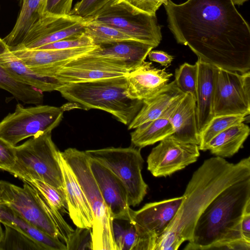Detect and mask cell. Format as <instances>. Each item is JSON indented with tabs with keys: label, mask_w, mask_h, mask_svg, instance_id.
Here are the masks:
<instances>
[{
	"label": "cell",
	"mask_w": 250,
	"mask_h": 250,
	"mask_svg": "<svg viewBox=\"0 0 250 250\" xmlns=\"http://www.w3.org/2000/svg\"><path fill=\"white\" fill-rule=\"evenodd\" d=\"M167 26L178 43L216 67L250 69V28L231 0H187L164 5Z\"/></svg>",
	"instance_id": "6da1fadb"
},
{
	"label": "cell",
	"mask_w": 250,
	"mask_h": 250,
	"mask_svg": "<svg viewBox=\"0 0 250 250\" xmlns=\"http://www.w3.org/2000/svg\"><path fill=\"white\" fill-rule=\"evenodd\" d=\"M249 177L250 157L236 164L218 156L205 160L193 173L181 206L165 231H175L184 241H190L196 222L207 206L229 186Z\"/></svg>",
	"instance_id": "7a4b0ae2"
},
{
	"label": "cell",
	"mask_w": 250,
	"mask_h": 250,
	"mask_svg": "<svg viewBox=\"0 0 250 250\" xmlns=\"http://www.w3.org/2000/svg\"><path fill=\"white\" fill-rule=\"evenodd\" d=\"M250 202V177L225 188L201 213L184 250H227L229 243L244 239L240 224Z\"/></svg>",
	"instance_id": "3957f363"
},
{
	"label": "cell",
	"mask_w": 250,
	"mask_h": 250,
	"mask_svg": "<svg viewBox=\"0 0 250 250\" xmlns=\"http://www.w3.org/2000/svg\"><path fill=\"white\" fill-rule=\"evenodd\" d=\"M125 75L93 81L63 84L57 91L68 101L85 110L98 109L112 115L128 125L143 105V101L128 98Z\"/></svg>",
	"instance_id": "277c9868"
},
{
	"label": "cell",
	"mask_w": 250,
	"mask_h": 250,
	"mask_svg": "<svg viewBox=\"0 0 250 250\" xmlns=\"http://www.w3.org/2000/svg\"><path fill=\"white\" fill-rule=\"evenodd\" d=\"M22 187L0 180V203L7 205L23 219L48 234L61 239L65 245L73 229L60 211L53 208L26 182Z\"/></svg>",
	"instance_id": "5b68a950"
},
{
	"label": "cell",
	"mask_w": 250,
	"mask_h": 250,
	"mask_svg": "<svg viewBox=\"0 0 250 250\" xmlns=\"http://www.w3.org/2000/svg\"><path fill=\"white\" fill-rule=\"evenodd\" d=\"M61 154L76 175L93 213L91 228L93 250H117L113 231V221L90 168L84 151L68 148Z\"/></svg>",
	"instance_id": "8992f818"
},
{
	"label": "cell",
	"mask_w": 250,
	"mask_h": 250,
	"mask_svg": "<svg viewBox=\"0 0 250 250\" xmlns=\"http://www.w3.org/2000/svg\"><path fill=\"white\" fill-rule=\"evenodd\" d=\"M15 150L16 161L9 173L23 181L42 180L64 191L60 151L52 140L51 132L40 133L15 146Z\"/></svg>",
	"instance_id": "52a82bcc"
},
{
	"label": "cell",
	"mask_w": 250,
	"mask_h": 250,
	"mask_svg": "<svg viewBox=\"0 0 250 250\" xmlns=\"http://www.w3.org/2000/svg\"><path fill=\"white\" fill-rule=\"evenodd\" d=\"M85 151L89 157L105 167L119 179L125 189L130 207L140 204L146 195L148 188L142 174L144 160L141 148L132 146Z\"/></svg>",
	"instance_id": "ba28073f"
},
{
	"label": "cell",
	"mask_w": 250,
	"mask_h": 250,
	"mask_svg": "<svg viewBox=\"0 0 250 250\" xmlns=\"http://www.w3.org/2000/svg\"><path fill=\"white\" fill-rule=\"evenodd\" d=\"M63 112L62 107L42 104L25 107L18 104L14 112L0 122V137L15 146L40 133L51 132L61 122Z\"/></svg>",
	"instance_id": "9c48e42d"
},
{
	"label": "cell",
	"mask_w": 250,
	"mask_h": 250,
	"mask_svg": "<svg viewBox=\"0 0 250 250\" xmlns=\"http://www.w3.org/2000/svg\"><path fill=\"white\" fill-rule=\"evenodd\" d=\"M92 17L153 48L158 46L162 39L156 16L138 12L123 0H111Z\"/></svg>",
	"instance_id": "30bf717a"
},
{
	"label": "cell",
	"mask_w": 250,
	"mask_h": 250,
	"mask_svg": "<svg viewBox=\"0 0 250 250\" xmlns=\"http://www.w3.org/2000/svg\"><path fill=\"white\" fill-rule=\"evenodd\" d=\"M214 116L250 113V72L239 73L216 67Z\"/></svg>",
	"instance_id": "8fae6325"
},
{
	"label": "cell",
	"mask_w": 250,
	"mask_h": 250,
	"mask_svg": "<svg viewBox=\"0 0 250 250\" xmlns=\"http://www.w3.org/2000/svg\"><path fill=\"white\" fill-rule=\"evenodd\" d=\"M184 196L146 204L132 211L130 221L138 236L136 250H154L155 241L167 229L179 209Z\"/></svg>",
	"instance_id": "7c38bea8"
},
{
	"label": "cell",
	"mask_w": 250,
	"mask_h": 250,
	"mask_svg": "<svg viewBox=\"0 0 250 250\" xmlns=\"http://www.w3.org/2000/svg\"><path fill=\"white\" fill-rule=\"evenodd\" d=\"M153 147L147 158V170L156 177H167L197 161L198 145L182 142L171 135Z\"/></svg>",
	"instance_id": "4fadbf2b"
},
{
	"label": "cell",
	"mask_w": 250,
	"mask_h": 250,
	"mask_svg": "<svg viewBox=\"0 0 250 250\" xmlns=\"http://www.w3.org/2000/svg\"><path fill=\"white\" fill-rule=\"evenodd\" d=\"M86 18L75 15H44L30 29L21 43L11 48L36 49L84 32Z\"/></svg>",
	"instance_id": "5bb4252c"
},
{
	"label": "cell",
	"mask_w": 250,
	"mask_h": 250,
	"mask_svg": "<svg viewBox=\"0 0 250 250\" xmlns=\"http://www.w3.org/2000/svg\"><path fill=\"white\" fill-rule=\"evenodd\" d=\"M97 46L94 45L67 49H9L35 73L55 78L61 66L75 58L87 54Z\"/></svg>",
	"instance_id": "9a60e30c"
},
{
	"label": "cell",
	"mask_w": 250,
	"mask_h": 250,
	"mask_svg": "<svg viewBox=\"0 0 250 250\" xmlns=\"http://www.w3.org/2000/svg\"><path fill=\"white\" fill-rule=\"evenodd\" d=\"M89 53L61 66L55 78L64 84L125 76L128 72Z\"/></svg>",
	"instance_id": "2e32d148"
},
{
	"label": "cell",
	"mask_w": 250,
	"mask_h": 250,
	"mask_svg": "<svg viewBox=\"0 0 250 250\" xmlns=\"http://www.w3.org/2000/svg\"><path fill=\"white\" fill-rule=\"evenodd\" d=\"M88 162L113 219L130 221L133 210L128 205L127 193L121 182L110 170L96 160L88 156Z\"/></svg>",
	"instance_id": "e0dca14e"
},
{
	"label": "cell",
	"mask_w": 250,
	"mask_h": 250,
	"mask_svg": "<svg viewBox=\"0 0 250 250\" xmlns=\"http://www.w3.org/2000/svg\"><path fill=\"white\" fill-rule=\"evenodd\" d=\"M172 74L165 68L155 67L151 62L144 61L126 75V96L132 100L143 101L165 87Z\"/></svg>",
	"instance_id": "ac0fdd59"
},
{
	"label": "cell",
	"mask_w": 250,
	"mask_h": 250,
	"mask_svg": "<svg viewBox=\"0 0 250 250\" xmlns=\"http://www.w3.org/2000/svg\"><path fill=\"white\" fill-rule=\"evenodd\" d=\"M59 163L69 216L77 227L91 229L93 217L90 205L76 175L62 156L61 151Z\"/></svg>",
	"instance_id": "d6986e66"
},
{
	"label": "cell",
	"mask_w": 250,
	"mask_h": 250,
	"mask_svg": "<svg viewBox=\"0 0 250 250\" xmlns=\"http://www.w3.org/2000/svg\"><path fill=\"white\" fill-rule=\"evenodd\" d=\"M153 48L138 41H122L98 45L89 54L129 72L142 64Z\"/></svg>",
	"instance_id": "ffe728a7"
},
{
	"label": "cell",
	"mask_w": 250,
	"mask_h": 250,
	"mask_svg": "<svg viewBox=\"0 0 250 250\" xmlns=\"http://www.w3.org/2000/svg\"><path fill=\"white\" fill-rule=\"evenodd\" d=\"M163 116L170 121L174 129V137L182 142L199 145L196 99L191 94H185L177 100Z\"/></svg>",
	"instance_id": "44dd1931"
},
{
	"label": "cell",
	"mask_w": 250,
	"mask_h": 250,
	"mask_svg": "<svg viewBox=\"0 0 250 250\" xmlns=\"http://www.w3.org/2000/svg\"><path fill=\"white\" fill-rule=\"evenodd\" d=\"M0 65L18 81L42 92L57 90L63 84L55 78L43 77L32 71L9 49L0 38Z\"/></svg>",
	"instance_id": "7402d4cb"
},
{
	"label": "cell",
	"mask_w": 250,
	"mask_h": 250,
	"mask_svg": "<svg viewBox=\"0 0 250 250\" xmlns=\"http://www.w3.org/2000/svg\"><path fill=\"white\" fill-rule=\"evenodd\" d=\"M197 65L196 116L199 135L214 116L213 94L216 67L199 60Z\"/></svg>",
	"instance_id": "603a6c76"
},
{
	"label": "cell",
	"mask_w": 250,
	"mask_h": 250,
	"mask_svg": "<svg viewBox=\"0 0 250 250\" xmlns=\"http://www.w3.org/2000/svg\"><path fill=\"white\" fill-rule=\"evenodd\" d=\"M185 93L177 86L174 81L152 97L143 101V105L128 129H135L142 125L161 117L168 108Z\"/></svg>",
	"instance_id": "cb8c5ba5"
},
{
	"label": "cell",
	"mask_w": 250,
	"mask_h": 250,
	"mask_svg": "<svg viewBox=\"0 0 250 250\" xmlns=\"http://www.w3.org/2000/svg\"><path fill=\"white\" fill-rule=\"evenodd\" d=\"M0 222L14 227L37 242L43 250H67L65 244L32 225L7 205L0 203Z\"/></svg>",
	"instance_id": "d4e9b609"
},
{
	"label": "cell",
	"mask_w": 250,
	"mask_h": 250,
	"mask_svg": "<svg viewBox=\"0 0 250 250\" xmlns=\"http://www.w3.org/2000/svg\"><path fill=\"white\" fill-rule=\"evenodd\" d=\"M46 0H21V9L14 28L3 41L9 48L20 45L30 29L43 16Z\"/></svg>",
	"instance_id": "484cf974"
},
{
	"label": "cell",
	"mask_w": 250,
	"mask_h": 250,
	"mask_svg": "<svg viewBox=\"0 0 250 250\" xmlns=\"http://www.w3.org/2000/svg\"><path fill=\"white\" fill-rule=\"evenodd\" d=\"M250 131L249 126L244 123L232 125L214 137L208 144L206 150L216 156L230 158L243 147Z\"/></svg>",
	"instance_id": "4316f807"
},
{
	"label": "cell",
	"mask_w": 250,
	"mask_h": 250,
	"mask_svg": "<svg viewBox=\"0 0 250 250\" xmlns=\"http://www.w3.org/2000/svg\"><path fill=\"white\" fill-rule=\"evenodd\" d=\"M174 133L169 119L162 116L145 123L131 133L132 146L142 148L160 142Z\"/></svg>",
	"instance_id": "83f0119b"
},
{
	"label": "cell",
	"mask_w": 250,
	"mask_h": 250,
	"mask_svg": "<svg viewBox=\"0 0 250 250\" xmlns=\"http://www.w3.org/2000/svg\"><path fill=\"white\" fill-rule=\"evenodd\" d=\"M0 88L9 92L16 99L25 104L38 105L43 102L42 91L18 81L0 65Z\"/></svg>",
	"instance_id": "f1b7e54d"
},
{
	"label": "cell",
	"mask_w": 250,
	"mask_h": 250,
	"mask_svg": "<svg viewBox=\"0 0 250 250\" xmlns=\"http://www.w3.org/2000/svg\"><path fill=\"white\" fill-rule=\"evenodd\" d=\"M84 33L92 39L94 44L97 45L122 41H137L114 27L96 21L92 17L86 18Z\"/></svg>",
	"instance_id": "f546056e"
},
{
	"label": "cell",
	"mask_w": 250,
	"mask_h": 250,
	"mask_svg": "<svg viewBox=\"0 0 250 250\" xmlns=\"http://www.w3.org/2000/svg\"><path fill=\"white\" fill-rule=\"evenodd\" d=\"M246 118L241 115L214 116L200 135L199 150L206 151L208 144L214 137L232 125L244 123Z\"/></svg>",
	"instance_id": "4dcf8cb0"
},
{
	"label": "cell",
	"mask_w": 250,
	"mask_h": 250,
	"mask_svg": "<svg viewBox=\"0 0 250 250\" xmlns=\"http://www.w3.org/2000/svg\"><path fill=\"white\" fill-rule=\"evenodd\" d=\"M0 241V250H43L35 241L18 229L7 225Z\"/></svg>",
	"instance_id": "1f68e13d"
},
{
	"label": "cell",
	"mask_w": 250,
	"mask_h": 250,
	"mask_svg": "<svg viewBox=\"0 0 250 250\" xmlns=\"http://www.w3.org/2000/svg\"><path fill=\"white\" fill-rule=\"evenodd\" d=\"M174 82L184 93H190L196 99L197 65L185 62L175 71Z\"/></svg>",
	"instance_id": "d6a6232c"
},
{
	"label": "cell",
	"mask_w": 250,
	"mask_h": 250,
	"mask_svg": "<svg viewBox=\"0 0 250 250\" xmlns=\"http://www.w3.org/2000/svg\"><path fill=\"white\" fill-rule=\"evenodd\" d=\"M113 231L117 250H136L138 236L130 221L124 226L113 220Z\"/></svg>",
	"instance_id": "836d02e7"
},
{
	"label": "cell",
	"mask_w": 250,
	"mask_h": 250,
	"mask_svg": "<svg viewBox=\"0 0 250 250\" xmlns=\"http://www.w3.org/2000/svg\"><path fill=\"white\" fill-rule=\"evenodd\" d=\"M25 182L40 192L55 208L58 210H64L65 208L67 209L64 192L61 189L40 180Z\"/></svg>",
	"instance_id": "e575fe53"
},
{
	"label": "cell",
	"mask_w": 250,
	"mask_h": 250,
	"mask_svg": "<svg viewBox=\"0 0 250 250\" xmlns=\"http://www.w3.org/2000/svg\"><path fill=\"white\" fill-rule=\"evenodd\" d=\"M94 45L92 39L84 32L33 49H67Z\"/></svg>",
	"instance_id": "d590c367"
},
{
	"label": "cell",
	"mask_w": 250,
	"mask_h": 250,
	"mask_svg": "<svg viewBox=\"0 0 250 250\" xmlns=\"http://www.w3.org/2000/svg\"><path fill=\"white\" fill-rule=\"evenodd\" d=\"M112 0H81L71 10L69 14L83 18L93 17Z\"/></svg>",
	"instance_id": "8d00e7d4"
},
{
	"label": "cell",
	"mask_w": 250,
	"mask_h": 250,
	"mask_svg": "<svg viewBox=\"0 0 250 250\" xmlns=\"http://www.w3.org/2000/svg\"><path fill=\"white\" fill-rule=\"evenodd\" d=\"M84 247L92 250L91 229L77 227L66 245L67 250L85 249Z\"/></svg>",
	"instance_id": "74e56055"
},
{
	"label": "cell",
	"mask_w": 250,
	"mask_h": 250,
	"mask_svg": "<svg viewBox=\"0 0 250 250\" xmlns=\"http://www.w3.org/2000/svg\"><path fill=\"white\" fill-rule=\"evenodd\" d=\"M184 242L176 231H166L156 239L154 250H176Z\"/></svg>",
	"instance_id": "f35d334b"
},
{
	"label": "cell",
	"mask_w": 250,
	"mask_h": 250,
	"mask_svg": "<svg viewBox=\"0 0 250 250\" xmlns=\"http://www.w3.org/2000/svg\"><path fill=\"white\" fill-rule=\"evenodd\" d=\"M136 11L151 16L156 13L161 5L167 4L168 0H123Z\"/></svg>",
	"instance_id": "ab89813d"
},
{
	"label": "cell",
	"mask_w": 250,
	"mask_h": 250,
	"mask_svg": "<svg viewBox=\"0 0 250 250\" xmlns=\"http://www.w3.org/2000/svg\"><path fill=\"white\" fill-rule=\"evenodd\" d=\"M15 161V146L0 137V169L8 172Z\"/></svg>",
	"instance_id": "60d3db41"
},
{
	"label": "cell",
	"mask_w": 250,
	"mask_h": 250,
	"mask_svg": "<svg viewBox=\"0 0 250 250\" xmlns=\"http://www.w3.org/2000/svg\"><path fill=\"white\" fill-rule=\"evenodd\" d=\"M72 2L73 0H46L43 16L69 14Z\"/></svg>",
	"instance_id": "b9f144b4"
},
{
	"label": "cell",
	"mask_w": 250,
	"mask_h": 250,
	"mask_svg": "<svg viewBox=\"0 0 250 250\" xmlns=\"http://www.w3.org/2000/svg\"><path fill=\"white\" fill-rule=\"evenodd\" d=\"M240 230L243 239L250 243V202L246 207L240 222Z\"/></svg>",
	"instance_id": "7bdbcfd3"
},
{
	"label": "cell",
	"mask_w": 250,
	"mask_h": 250,
	"mask_svg": "<svg viewBox=\"0 0 250 250\" xmlns=\"http://www.w3.org/2000/svg\"><path fill=\"white\" fill-rule=\"evenodd\" d=\"M147 56L150 61L159 63L164 66H167L170 65L174 59L172 56L161 50H151Z\"/></svg>",
	"instance_id": "ee69618b"
},
{
	"label": "cell",
	"mask_w": 250,
	"mask_h": 250,
	"mask_svg": "<svg viewBox=\"0 0 250 250\" xmlns=\"http://www.w3.org/2000/svg\"><path fill=\"white\" fill-rule=\"evenodd\" d=\"M234 5H242L248 0H231Z\"/></svg>",
	"instance_id": "f6af8a7d"
},
{
	"label": "cell",
	"mask_w": 250,
	"mask_h": 250,
	"mask_svg": "<svg viewBox=\"0 0 250 250\" xmlns=\"http://www.w3.org/2000/svg\"><path fill=\"white\" fill-rule=\"evenodd\" d=\"M1 223L0 222V241L1 240V239L2 238V237L3 235V231L2 230V229L1 226Z\"/></svg>",
	"instance_id": "bcb514c9"
}]
</instances>
